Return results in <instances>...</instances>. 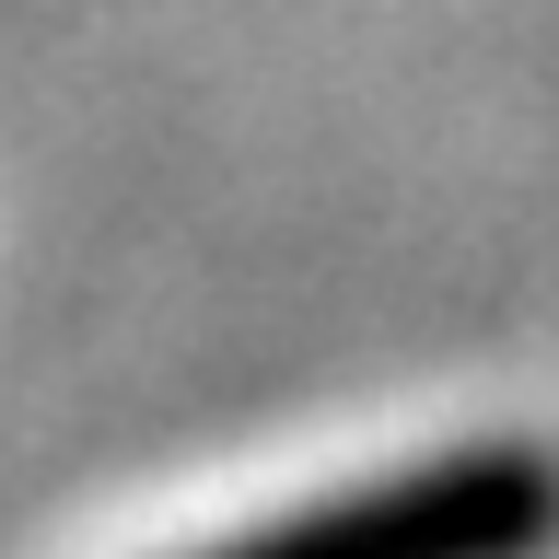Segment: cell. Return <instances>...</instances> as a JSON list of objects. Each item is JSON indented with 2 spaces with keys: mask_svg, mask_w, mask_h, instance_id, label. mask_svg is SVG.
<instances>
[{
  "mask_svg": "<svg viewBox=\"0 0 559 559\" xmlns=\"http://www.w3.org/2000/svg\"><path fill=\"white\" fill-rule=\"evenodd\" d=\"M548 536H559V466L524 443H478V454H431L419 478L257 524L210 559H536Z\"/></svg>",
  "mask_w": 559,
  "mask_h": 559,
  "instance_id": "cell-1",
  "label": "cell"
}]
</instances>
